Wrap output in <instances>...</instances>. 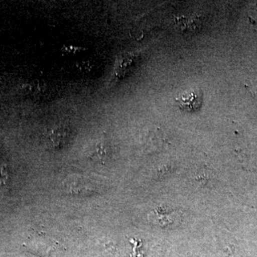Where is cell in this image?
I'll use <instances>...</instances> for the list:
<instances>
[{
    "mask_svg": "<svg viewBox=\"0 0 257 257\" xmlns=\"http://www.w3.org/2000/svg\"><path fill=\"white\" fill-rule=\"evenodd\" d=\"M47 89L46 83L41 80H34L25 84L23 90L30 96H40L45 94Z\"/></svg>",
    "mask_w": 257,
    "mask_h": 257,
    "instance_id": "cell-4",
    "label": "cell"
},
{
    "mask_svg": "<svg viewBox=\"0 0 257 257\" xmlns=\"http://www.w3.org/2000/svg\"><path fill=\"white\" fill-rule=\"evenodd\" d=\"M69 131L63 126H55L47 131V139L55 150L63 147L69 138Z\"/></svg>",
    "mask_w": 257,
    "mask_h": 257,
    "instance_id": "cell-2",
    "label": "cell"
},
{
    "mask_svg": "<svg viewBox=\"0 0 257 257\" xmlns=\"http://www.w3.org/2000/svg\"><path fill=\"white\" fill-rule=\"evenodd\" d=\"M93 65L89 61H82L77 64V68L82 73H88L92 70Z\"/></svg>",
    "mask_w": 257,
    "mask_h": 257,
    "instance_id": "cell-6",
    "label": "cell"
},
{
    "mask_svg": "<svg viewBox=\"0 0 257 257\" xmlns=\"http://www.w3.org/2000/svg\"><path fill=\"white\" fill-rule=\"evenodd\" d=\"M61 50H62V52L64 55H77V54L80 53L82 51H84V48H83V47L72 46V45H69V46L64 45Z\"/></svg>",
    "mask_w": 257,
    "mask_h": 257,
    "instance_id": "cell-5",
    "label": "cell"
},
{
    "mask_svg": "<svg viewBox=\"0 0 257 257\" xmlns=\"http://www.w3.org/2000/svg\"><path fill=\"white\" fill-rule=\"evenodd\" d=\"M110 153L109 145L106 143L104 138H101L94 145L92 152L89 155L91 160L94 161L96 163L104 165L108 160Z\"/></svg>",
    "mask_w": 257,
    "mask_h": 257,
    "instance_id": "cell-3",
    "label": "cell"
},
{
    "mask_svg": "<svg viewBox=\"0 0 257 257\" xmlns=\"http://www.w3.org/2000/svg\"><path fill=\"white\" fill-rule=\"evenodd\" d=\"M176 102L182 110H199L203 102V93L201 90L186 91L176 99Z\"/></svg>",
    "mask_w": 257,
    "mask_h": 257,
    "instance_id": "cell-1",
    "label": "cell"
}]
</instances>
